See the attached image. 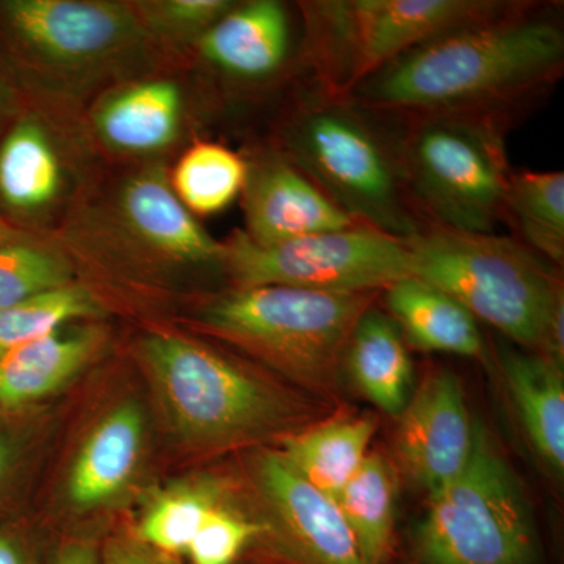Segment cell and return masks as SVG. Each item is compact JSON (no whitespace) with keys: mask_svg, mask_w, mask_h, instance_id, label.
Wrapping results in <instances>:
<instances>
[{"mask_svg":"<svg viewBox=\"0 0 564 564\" xmlns=\"http://www.w3.org/2000/svg\"><path fill=\"white\" fill-rule=\"evenodd\" d=\"M563 74L558 9L514 0L400 55L345 99L386 122L463 121L507 135Z\"/></svg>","mask_w":564,"mask_h":564,"instance_id":"obj_1","label":"cell"},{"mask_svg":"<svg viewBox=\"0 0 564 564\" xmlns=\"http://www.w3.org/2000/svg\"><path fill=\"white\" fill-rule=\"evenodd\" d=\"M411 272L456 300L475 321L540 355L564 311L558 267L514 236L422 223L406 239Z\"/></svg>","mask_w":564,"mask_h":564,"instance_id":"obj_2","label":"cell"},{"mask_svg":"<svg viewBox=\"0 0 564 564\" xmlns=\"http://www.w3.org/2000/svg\"><path fill=\"white\" fill-rule=\"evenodd\" d=\"M278 137V150L352 220L400 239L421 228L388 122L315 90L296 104Z\"/></svg>","mask_w":564,"mask_h":564,"instance_id":"obj_3","label":"cell"},{"mask_svg":"<svg viewBox=\"0 0 564 564\" xmlns=\"http://www.w3.org/2000/svg\"><path fill=\"white\" fill-rule=\"evenodd\" d=\"M377 295L237 285L202 307L198 325L321 391L336 383L348 340Z\"/></svg>","mask_w":564,"mask_h":564,"instance_id":"obj_4","label":"cell"},{"mask_svg":"<svg viewBox=\"0 0 564 564\" xmlns=\"http://www.w3.org/2000/svg\"><path fill=\"white\" fill-rule=\"evenodd\" d=\"M139 358L169 425L193 447H228L281 432L295 408L265 381L202 343L141 337Z\"/></svg>","mask_w":564,"mask_h":564,"instance_id":"obj_5","label":"cell"},{"mask_svg":"<svg viewBox=\"0 0 564 564\" xmlns=\"http://www.w3.org/2000/svg\"><path fill=\"white\" fill-rule=\"evenodd\" d=\"M513 0H315L300 2L303 57L317 91L347 98L414 47L510 9Z\"/></svg>","mask_w":564,"mask_h":564,"instance_id":"obj_6","label":"cell"},{"mask_svg":"<svg viewBox=\"0 0 564 564\" xmlns=\"http://www.w3.org/2000/svg\"><path fill=\"white\" fill-rule=\"evenodd\" d=\"M404 187L422 223L462 232H496L510 180L503 133L473 122H388Z\"/></svg>","mask_w":564,"mask_h":564,"instance_id":"obj_7","label":"cell"},{"mask_svg":"<svg viewBox=\"0 0 564 564\" xmlns=\"http://www.w3.org/2000/svg\"><path fill=\"white\" fill-rule=\"evenodd\" d=\"M425 564H534L536 536L522 486L481 423L462 473L430 496L417 536Z\"/></svg>","mask_w":564,"mask_h":564,"instance_id":"obj_8","label":"cell"},{"mask_svg":"<svg viewBox=\"0 0 564 564\" xmlns=\"http://www.w3.org/2000/svg\"><path fill=\"white\" fill-rule=\"evenodd\" d=\"M223 265L239 285H285L328 293H380L413 276L406 239L372 226L313 234L273 245L236 231Z\"/></svg>","mask_w":564,"mask_h":564,"instance_id":"obj_9","label":"cell"},{"mask_svg":"<svg viewBox=\"0 0 564 564\" xmlns=\"http://www.w3.org/2000/svg\"><path fill=\"white\" fill-rule=\"evenodd\" d=\"M0 10L24 50L61 74L106 68L151 40L132 3L7 0Z\"/></svg>","mask_w":564,"mask_h":564,"instance_id":"obj_10","label":"cell"},{"mask_svg":"<svg viewBox=\"0 0 564 564\" xmlns=\"http://www.w3.org/2000/svg\"><path fill=\"white\" fill-rule=\"evenodd\" d=\"M395 451L404 473L433 496L462 473L473 454L475 423L451 370L426 375L399 414Z\"/></svg>","mask_w":564,"mask_h":564,"instance_id":"obj_11","label":"cell"},{"mask_svg":"<svg viewBox=\"0 0 564 564\" xmlns=\"http://www.w3.org/2000/svg\"><path fill=\"white\" fill-rule=\"evenodd\" d=\"M254 475L273 532L295 562L367 564L336 500L300 477L280 452L259 455Z\"/></svg>","mask_w":564,"mask_h":564,"instance_id":"obj_12","label":"cell"},{"mask_svg":"<svg viewBox=\"0 0 564 564\" xmlns=\"http://www.w3.org/2000/svg\"><path fill=\"white\" fill-rule=\"evenodd\" d=\"M245 236L273 245L358 225L278 148L247 161Z\"/></svg>","mask_w":564,"mask_h":564,"instance_id":"obj_13","label":"cell"},{"mask_svg":"<svg viewBox=\"0 0 564 564\" xmlns=\"http://www.w3.org/2000/svg\"><path fill=\"white\" fill-rule=\"evenodd\" d=\"M117 217L129 239L162 261L177 265L225 263V242L215 240L180 202L162 166L135 173L122 184Z\"/></svg>","mask_w":564,"mask_h":564,"instance_id":"obj_14","label":"cell"},{"mask_svg":"<svg viewBox=\"0 0 564 564\" xmlns=\"http://www.w3.org/2000/svg\"><path fill=\"white\" fill-rule=\"evenodd\" d=\"M147 448V417L135 400H122L96 421L82 441L65 481L77 513L117 503L131 488Z\"/></svg>","mask_w":564,"mask_h":564,"instance_id":"obj_15","label":"cell"},{"mask_svg":"<svg viewBox=\"0 0 564 564\" xmlns=\"http://www.w3.org/2000/svg\"><path fill=\"white\" fill-rule=\"evenodd\" d=\"M195 44L204 61L228 79H276L295 52L291 11L278 0L236 2Z\"/></svg>","mask_w":564,"mask_h":564,"instance_id":"obj_16","label":"cell"},{"mask_svg":"<svg viewBox=\"0 0 564 564\" xmlns=\"http://www.w3.org/2000/svg\"><path fill=\"white\" fill-rule=\"evenodd\" d=\"M102 326L68 325L0 356V415L54 395L79 377L106 345Z\"/></svg>","mask_w":564,"mask_h":564,"instance_id":"obj_17","label":"cell"},{"mask_svg":"<svg viewBox=\"0 0 564 564\" xmlns=\"http://www.w3.org/2000/svg\"><path fill=\"white\" fill-rule=\"evenodd\" d=\"M184 120V95L173 80L151 79L118 88L95 111L99 139L113 151L151 154L172 147Z\"/></svg>","mask_w":564,"mask_h":564,"instance_id":"obj_18","label":"cell"},{"mask_svg":"<svg viewBox=\"0 0 564 564\" xmlns=\"http://www.w3.org/2000/svg\"><path fill=\"white\" fill-rule=\"evenodd\" d=\"M389 317L403 339L423 351L485 358V340L474 315L447 293L410 276L384 289Z\"/></svg>","mask_w":564,"mask_h":564,"instance_id":"obj_19","label":"cell"},{"mask_svg":"<svg viewBox=\"0 0 564 564\" xmlns=\"http://www.w3.org/2000/svg\"><path fill=\"white\" fill-rule=\"evenodd\" d=\"M344 366L375 406L392 415L402 413L411 397L413 362L389 315L373 306L364 313L348 340Z\"/></svg>","mask_w":564,"mask_h":564,"instance_id":"obj_20","label":"cell"},{"mask_svg":"<svg viewBox=\"0 0 564 564\" xmlns=\"http://www.w3.org/2000/svg\"><path fill=\"white\" fill-rule=\"evenodd\" d=\"M502 370L534 452L551 469L564 470L563 369L538 352L503 350Z\"/></svg>","mask_w":564,"mask_h":564,"instance_id":"obj_21","label":"cell"},{"mask_svg":"<svg viewBox=\"0 0 564 564\" xmlns=\"http://www.w3.org/2000/svg\"><path fill=\"white\" fill-rule=\"evenodd\" d=\"M375 430L370 415L336 419L285 437L280 455L307 484L336 499L369 455Z\"/></svg>","mask_w":564,"mask_h":564,"instance_id":"obj_22","label":"cell"},{"mask_svg":"<svg viewBox=\"0 0 564 564\" xmlns=\"http://www.w3.org/2000/svg\"><path fill=\"white\" fill-rule=\"evenodd\" d=\"M62 163L43 126L24 118L0 144V198L11 209L39 212L62 191Z\"/></svg>","mask_w":564,"mask_h":564,"instance_id":"obj_23","label":"cell"},{"mask_svg":"<svg viewBox=\"0 0 564 564\" xmlns=\"http://www.w3.org/2000/svg\"><path fill=\"white\" fill-rule=\"evenodd\" d=\"M503 221L545 261L564 262V173L511 169Z\"/></svg>","mask_w":564,"mask_h":564,"instance_id":"obj_24","label":"cell"},{"mask_svg":"<svg viewBox=\"0 0 564 564\" xmlns=\"http://www.w3.org/2000/svg\"><path fill=\"white\" fill-rule=\"evenodd\" d=\"M397 481L384 456L367 455L336 497L367 564H384L391 551Z\"/></svg>","mask_w":564,"mask_h":564,"instance_id":"obj_25","label":"cell"},{"mask_svg":"<svg viewBox=\"0 0 564 564\" xmlns=\"http://www.w3.org/2000/svg\"><path fill=\"white\" fill-rule=\"evenodd\" d=\"M247 159L223 144H193L174 166L170 184L193 215H214L242 196Z\"/></svg>","mask_w":564,"mask_h":564,"instance_id":"obj_26","label":"cell"},{"mask_svg":"<svg viewBox=\"0 0 564 564\" xmlns=\"http://www.w3.org/2000/svg\"><path fill=\"white\" fill-rule=\"evenodd\" d=\"M220 505L217 485L185 481L151 500L137 522L133 536L162 554L185 556L193 538L214 508Z\"/></svg>","mask_w":564,"mask_h":564,"instance_id":"obj_27","label":"cell"},{"mask_svg":"<svg viewBox=\"0 0 564 564\" xmlns=\"http://www.w3.org/2000/svg\"><path fill=\"white\" fill-rule=\"evenodd\" d=\"M104 314L98 296L79 284L39 293L0 311V356L79 321Z\"/></svg>","mask_w":564,"mask_h":564,"instance_id":"obj_28","label":"cell"},{"mask_svg":"<svg viewBox=\"0 0 564 564\" xmlns=\"http://www.w3.org/2000/svg\"><path fill=\"white\" fill-rule=\"evenodd\" d=\"M73 267L61 251L21 237L0 242V311L39 293L73 284Z\"/></svg>","mask_w":564,"mask_h":564,"instance_id":"obj_29","label":"cell"},{"mask_svg":"<svg viewBox=\"0 0 564 564\" xmlns=\"http://www.w3.org/2000/svg\"><path fill=\"white\" fill-rule=\"evenodd\" d=\"M234 3L231 0H155L132 6L151 39L196 43Z\"/></svg>","mask_w":564,"mask_h":564,"instance_id":"obj_30","label":"cell"},{"mask_svg":"<svg viewBox=\"0 0 564 564\" xmlns=\"http://www.w3.org/2000/svg\"><path fill=\"white\" fill-rule=\"evenodd\" d=\"M265 527L218 505L193 538L185 556L191 564H234Z\"/></svg>","mask_w":564,"mask_h":564,"instance_id":"obj_31","label":"cell"},{"mask_svg":"<svg viewBox=\"0 0 564 564\" xmlns=\"http://www.w3.org/2000/svg\"><path fill=\"white\" fill-rule=\"evenodd\" d=\"M102 564H184L140 543L133 534H115L101 545Z\"/></svg>","mask_w":564,"mask_h":564,"instance_id":"obj_32","label":"cell"},{"mask_svg":"<svg viewBox=\"0 0 564 564\" xmlns=\"http://www.w3.org/2000/svg\"><path fill=\"white\" fill-rule=\"evenodd\" d=\"M24 437L9 422V415H0V499L9 492L24 459Z\"/></svg>","mask_w":564,"mask_h":564,"instance_id":"obj_33","label":"cell"},{"mask_svg":"<svg viewBox=\"0 0 564 564\" xmlns=\"http://www.w3.org/2000/svg\"><path fill=\"white\" fill-rule=\"evenodd\" d=\"M0 564H40L32 541L17 527H0Z\"/></svg>","mask_w":564,"mask_h":564,"instance_id":"obj_34","label":"cell"},{"mask_svg":"<svg viewBox=\"0 0 564 564\" xmlns=\"http://www.w3.org/2000/svg\"><path fill=\"white\" fill-rule=\"evenodd\" d=\"M46 564H102L101 545L93 538H74L63 543Z\"/></svg>","mask_w":564,"mask_h":564,"instance_id":"obj_35","label":"cell"},{"mask_svg":"<svg viewBox=\"0 0 564 564\" xmlns=\"http://www.w3.org/2000/svg\"><path fill=\"white\" fill-rule=\"evenodd\" d=\"M17 237H21L20 234L14 231L10 225H7V223L0 218V242H3V240L17 239Z\"/></svg>","mask_w":564,"mask_h":564,"instance_id":"obj_36","label":"cell"},{"mask_svg":"<svg viewBox=\"0 0 564 564\" xmlns=\"http://www.w3.org/2000/svg\"><path fill=\"white\" fill-rule=\"evenodd\" d=\"M3 95H2V84H0V104H2Z\"/></svg>","mask_w":564,"mask_h":564,"instance_id":"obj_37","label":"cell"}]
</instances>
